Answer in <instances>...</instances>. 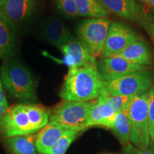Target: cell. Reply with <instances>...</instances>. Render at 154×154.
<instances>
[{
  "instance_id": "26",
  "label": "cell",
  "mask_w": 154,
  "mask_h": 154,
  "mask_svg": "<svg viewBox=\"0 0 154 154\" xmlns=\"http://www.w3.org/2000/svg\"><path fill=\"white\" fill-rule=\"evenodd\" d=\"M9 106L4 92V88L0 80V119L2 118L4 114L9 109Z\"/></svg>"
},
{
  "instance_id": "1",
  "label": "cell",
  "mask_w": 154,
  "mask_h": 154,
  "mask_svg": "<svg viewBox=\"0 0 154 154\" xmlns=\"http://www.w3.org/2000/svg\"><path fill=\"white\" fill-rule=\"evenodd\" d=\"M50 109L36 103L11 106L0 119V136L4 138L34 134L48 124Z\"/></svg>"
},
{
  "instance_id": "12",
  "label": "cell",
  "mask_w": 154,
  "mask_h": 154,
  "mask_svg": "<svg viewBox=\"0 0 154 154\" xmlns=\"http://www.w3.org/2000/svg\"><path fill=\"white\" fill-rule=\"evenodd\" d=\"M138 66L149 69L153 63V54L144 38L139 37L118 55Z\"/></svg>"
},
{
  "instance_id": "9",
  "label": "cell",
  "mask_w": 154,
  "mask_h": 154,
  "mask_svg": "<svg viewBox=\"0 0 154 154\" xmlns=\"http://www.w3.org/2000/svg\"><path fill=\"white\" fill-rule=\"evenodd\" d=\"M59 49L63 57L62 63L69 69L97 66L96 58L90 54L79 40L74 36H72L66 44L60 46Z\"/></svg>"
},
{
  "instance_id": "25",
  "label": "cell",
  "mask_w": 154,
  "mask_h": 154,
  "mask_svg": "<svg viewBox=\"0 0 154 154\" xmlns=\"http://www.w3.org/2000/svg\"><path fill=\"white\" fill-rule=\"evenodd\" d=\"M123 154H154V147L153 146L150 147L149 146L148 149L145 150H140L136 148L131 143H129L128 145L124 147Z\"/></svg>"
},
{
  "instance_id": "2",
  "label": "cell",
  "mask_w": 154,
  "mask_h": 154,
  "mask_svg": "<svg viewBox=\"0 0 154 154\" xmlns=\"http://www.w3.org/2000/svg\"><path fill=\"white\" fill-rule=\"evenodd\" d=\"M103 88L97 66L69 69L59 94L62 100L91 101L99 98Z\"/></svg>"
},
{
  "instance_id": "3",
  "label": "cell",
  "mask_w": 154,
  "mask_h": 154,
  "mask_svg": "<svg viewBox=\"0 0 154 154\" xmlns=\"http://www.w3.org/2000/svg\"><path fill=\"white\" fill-rule=\"evenodd\" d=\"M3 88L12 99L32 102L36 99V86L29 69L17 59H7L0 69Z\"/></svg>"
},
{
  "instance_id": "10",
  "label": "cell",
  "mask_w": 154,
  "mask_h": 154,
  "mask_svg": "<svg viewBox=\"0 0 154 154\" xmlns=\"http://www.w3.org/2000/svg\"><path fill=\"white\" fill-rule=\"evenodd\" d=\"M97 69L103 82H110L130 73L148 69L138 66L119 56L101 58Z\"/></svg>"
},
{
  "instance_id": "28",
  "label": "cell",
  "mask_w": 154,
  "mask_h": 154,
  "mask_svg": "<svg viewBox=\"0 0 154 154\" xmlns=\"http://www.w3.org/2000/svg\"><path fill=\"white\" fill-rule=\"evenodd\" d=\"M147 5L154 11V0H149V2L147 3Z\"/></svg>"
},
{
  "instance_id": "22",
  "label": "cell",
  "mask_w": 154,
  "mask_h": 154,
  "mask_svg": "<svg viewBox=\"0 0 154 154\" xmlns=\"http://www.w3.org/2000/svg\"><path fill=\"white\" fill-rule=\"evenodd\" d=\"M102 94L104 96L105 99L106 100L108 103L113 108V110L117 113L128 109L130 102L133 98L132 96L121 95L110 96L106 94L103 91L102 92Z\"/></svg>"
},
{
  "instance_id": "7",
  "label": "cell",
  "mask_w": 154,
  "mask_h": 154,
  "mask_svg": "<svg viewBox=\"0 0 154 154\" xmlns=\"http://www.w3.org/2000/svg\"><path fill=\"white\" fill-rule=\"evenodd\" d=\"M111 22L109 18L85 19L77 25V38L94 57L101 56Z\"/></svg>"
},
{
  "instance_id": "5",
  "label": "cell",
  "mask_w": 154,
  "mask_h": 154,
  "mask_svg": "<svg viewBox=\"0 0 154 154\" xmlns=\"http://www.w3.org/2000/svg\"><path fill=\"white\" fill-rule=\"evenodd\" d=\"M127 110L131 124L130 143L138 149H148L151 144L148 92L134 96Z\"/></svg>"
},
{
  "instance_id": "14",
  "label": "cell",
  "mask_w": 154,
  "mask_h": 154,
  "mask_svg": "<svg viewBox=\"0 0 154 154\" xmlns=\"http://www.w3.org/2000/svg\"><path fill=\"white\" fill-rule=\"evenodd\" d=\"M111 14L132 22L141 21L139 5L136 0H101Z\"/></svg>"
},
{
  "instance_id": "8",
  "label": "cell",
  "mask_w": 154,
  "mask_h": 154,
  "mask_svg": "<svg viewBox=\"0 0 154 154\" xmlns=\"http://www.w3.org/2000/svg\"><path fill=\"white\" fill-rule=\"evenodd\" d=\"M140 36L128 24L121 22H111L101 58L118 55Z\"/></svg>"
},
{
  "instance_id": "11",
  "label": "cell",
  "mask_w": 154,
  "mask_h": 154,
  "mask_svg": "<svg viewBox=\"0 0 154 154\" xmlns=\"http://www.w3.org/2000/svg\"><path fill=\"white\" fill-rule=\"evenodd\" d=\"M35 8L34 0H0V14L15 26L29 19Z\"/></svg>"
},
{
  "instance_id": "15",
  "label": "cell",
  "mask_w": 154,
  "mask_h": 154,
  "mask_svg": "<svg viewBox=\"0 0 154 154\" xmlns=\"http://www.w3.org/2000/svg\"><path fill=\"white\" fill-rule=\"evenodd\" d=\"M116 114L101 93L96 99V103L90 114L86 127L88 128L91 126H103L111 129Z\"/></svg>"
},
{
  "instance_id": "27",
  "label": "cell",
  "mask_w": 154,
  "mask_h": 154,
  "mask_svg": "<svg viewBox=\"0 0 154 154\" xmlns=\"http://www.w3.org/2000/svg\"><path fill=\"white\" fill-rule=\"evenodd\" d=\"M140 24L147 31L148 34H149L151 41L154 45V19L142 18Z\"/></svg>"
},
{
  "instance_id": "6",
  "label": "cell",
  "mask_w": 154,
  "mask_h": 154,
  "mask_svg": "<svg viewBox=\"0 0 154 154\" xmlns=\"http://www.w3.org/2000/svg\"><path fill=\"white\" fill-rule=\"evenodd\" d=\"M153 71L149 69L138 71L110 82H103V91L110 96L134 97L149 91L153 86Z\"/></svg>"
},
{
  "instance_id": "19",
  "label": "cell",
  "mask_w": 154,
  "mask_h": 154,
  "mask_svg": "<svg viewBox=\"0 0 154 154\" xmlns=\"http://www.w3.org/2000/svg\"><path fill=\"white\" fill-rule=\"evenodd\" d=\"M79 17L86 19L108 18L111 15L101 0H75Z\"/></svg>"
},
{
  "instance_id": "30",
  "label": "cell",
  "mask_w": 154,
  "mask_h": 154,
  "mask_svg": "<svg viewBox=\"0 0 154 154\" xmlns=\"http://www.w3.org/2000/svg\"><path fill=\"white\" fill-rule=\"evenodd\" d=\"M100 154H116L113 153H100Z\"/></svg>"
},
{
  "instance_id": "4",
  "label": "cell",
  "mask_w": 154,
  "mask_h": 154,
  "mask_svg": "<svg viewBox=\"0 0 154 154\" xmlns=\"http://www.w3.org/2000/svg\"><path fill=\"white\" fill-rule=\"evenodd\" d=\"M96 103V99L85 102L62 100L50 109L49 124L75 131H84Z\"/></svg>"
},
{
  "instance_id": "13",
  "label": "cell",
  "mask_w": 154,
  "mask_h": 154,
  "mask_svg": "<svg viewBox=\"0 0 154 154\" xmlns=\"http://www.w3.org/2000/svg\"><path fill=\"white\" fill-rule=\"evenodd\" d=\"M41 34L47 43L58 48L66 44L73 36L68 25L55 17H51L46 21Z\"/></svg>"
},
{
  "instance_id": "16",
  "label": "cell",
  "mask_w": 154,
  "mask_h": 154,
  "mask_svg": "<svg viewBox=\"0 0 154 154\" xmlns=\"http://www.w3.org/2000/svg\"><path fill=\"white\" fill-rule=\"evenodd\" d=\"M75 131L57 125L48 123L36 134V147L39 154H45L50 148L69 132Z\"/></svg>"
},
{
  "instance_id": "18",
  "label": "cell",
  "mask_w": 154,
  "mask_h": 154,
  "mask_svg": "<svg viewBox=\"0 0 154 154\" xmlns=\"http://www.w3.org/2000/svg\"><path fill=\"white\" fill-rule=\"evenodd\" d=\"M16 26L0 14V58L9 57L14 47Z\"/></svg>"
},
{
  "instance_id": "24",
  "label": "cell",
  "mask_w": 154,
  "mask_h": 154,
  "mask_svg": "<svg viewBox=\"0 0 154 154\" xmlns=\"http://www.w3.org/2000/svg\"><path fill=\"white\" fill-rule=\"evenodd\" d=\"M149 100V130L151 143L154 144V84L148 91Z\"/></svg>"
},
{
  "instance_id": "20",
  "label": "cell",
  "mask_w": 154,
  "mask_h": 154,
  "mask_svg": "<svg viewBox=\"0 0 154 154\" xmlns=\"http://www.w3.org/2000/svg\"><path fill=\"white\" fill-rule=\"evenodd\" d=\"M111 129L124 147L130 143L131 124L127 109L117 113Z\"/></svg>"
},
{
  "instance_id": "17",
  "label": "cell",
  "mask_w": 154,
  "mask_h": 154,
  "mask_svg": "<svg viewBox=\"0 0 154 154\" xmlns=\"http://www.w3.org/2000/svg\"><path fill=\"white\" fill-rule=\"evenodd\" d=\"M4 144L9 154H38L36 147V134L5 138Z\"/></svg>"
},
{
  "instance_id": "21",
  "label": "cell",
  "mask_w": 154,
  "mask_h": 154,
  "mask_svg": "<svg viewBox=\"0 0 154 154\" xmlns=\"http://www.w3.org/2000/svg\"><path fill=\"white\" fill-rule=\"evenodd\" d=\"M81 133V131H71L65 134L45 154H65L72 142Z\"/></svg>"
},
{
  "instance_id": "23",
  "label": "cell",
  "mask_w": 154,
  "mask_h": 154,
  "mask_svg": "<svg viewBox=\"0 0 154 154\" xmlns=\"http://www.w3.org/2000/svg\"><path fill=\"white\" fill-rule=\"evenodd\" d=\"M57 9L67 19H75L79 17L75 0H55Z\"/></svg>"
},
{
  "instance_id": "29",
  "label": "cell",
  "mask_w": 154,
  "mask_h": 154,
  "mask_svg": "<svg viewBox=\"0 0 154 154\" xmlns=\"http://www.w3.org/2000/svg\"><path fill=\"white\" fill-rule=\"evenodd\" d=\"M136 1H138L141 3H148L149 2V0H136Z\"/></svg>"
}]
</instances>
